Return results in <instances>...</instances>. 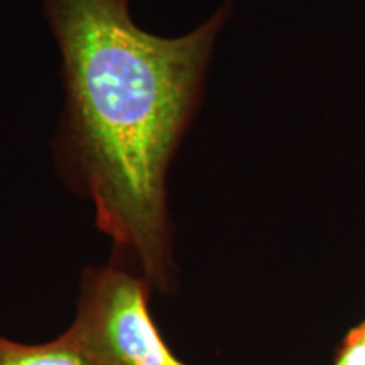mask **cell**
Returning a JSON list of instances; mask_svg holds the SVG:
<instances>
[{
  "instance_id": "obj_4",
  "label": "cell",
  "mask_w": 365,
  "mask_h": 365,
  "mask_svg": "<svg viewBox=\"0 0 365 365\" xmlns=\"http://www.w3.org/2000/svg\"><path fill=\"white\" fill-rule=\"evenodd\" d=\"M333 365H365V319L346 331L336 346Z\"/></svg>"
},
{
  "instance_id": "obj_3",
  "label": "cell",
  "mask_w": 365,
  "mask_h": 365,
  "mask_svg": "<svg viewBox=\"0 0 365 365\" xmlns=\"http://www.w3.org/2000/svg\"><path fill=\"white\" fill-rule=\"evenodd\" d=\"M0 365H97L65 335L46 344L29 345L0 335Z\"/></svg>"
},
{
  "instance_id": "obj_1",
  "label": "cell",
  "mask_w": 365,
  "mask_h": 365,
  "mask_svg": "<svg viewBox=\"0 0 365 365\" xmlns=\"http://www.w3.org/2000/svg\"><path fill=\"white\" fill-rule=\"evenodd\" d=\"M61 56L63 110L53 161L90 200L112 262L171 296L180 286L170 171L196 118L227 0L176 38L140 29L129 0H41Z\"/></svg>"
},
{
  "instance_id": "obj_2",
  "label": "cell",
  "mask_w": 365,
  "mask_h": 365,
  "mask_svg": "<svg viewBox=\"0 0 365 365\" xmlns=\"http://www.w3.org/2000/svg\"><path fill=\"white\" fill-rule=\"evenodd\" d=\"M150 293L144 277L115 262L86 267L75 319L63 335L97 365H190L163 340Z\"/></svg>"
}]
</instances>
